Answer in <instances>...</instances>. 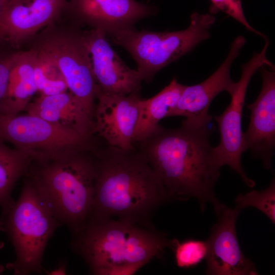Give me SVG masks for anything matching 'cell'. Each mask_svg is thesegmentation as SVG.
<instances>
[{
    "mask_svg": "<svg viewBox=\"0 0 275 275\" xmlns=\"http://www.w3.org/2000/svg\"><path fill=\"white\" fill-rule=\"evenodd\" d=\"M25 109L28 114L85 136L93 138L95 134L93 119L69 91L53 95H40Z\"/></svg>",
    "mask_w": 275,
    "mask_h": 275,
    "instance_id": "cell-17",
    "label": "cell"
},
{
    "mask_svg": "<svg viewBox=\"0 0 275 275\" xmlns=\"http://www.w3.org/2000/svg\"><path fill=\"white\" fill-rule=\"evenodd\" d=\"M184 86L173 78L156 95L148 99L141 100L133 144L146 139L157 129L159 121L167 118L176 107Z\"/></svg>",
    "mask_w": 275,
    "mask_h": 275,
    "instance_id": "cell-19",
    "label": "cell"
},
{
    "mask_svg": "<svg viewBox=\"0 0 275 275\" xmlns=\"http://www.w3.org/2000/svg\"><path fill=\"white\" fill-rule=\"evenodd\" d=\"M210 13L214 15L221 11L242 24L249 31L260 36L264 39L265 35L252 26L247 21L243 11L241 0H210Z\"/></svg>",
    "mask_w": 275,
    "mask_h": 275,
    "instance_id": "cell-24",
    "label": "cell"
},
{
    "mask_svg": "<svg viewBox=\"0 0 275 275\" xmlns=\"http://www.w3.org/2000/svg\"><path fill=\"white\" fill-rule=\"evenodd\" d=\"M77 22L104 31L106 34L133 27L153 15V7L134 0H68L65 9Z\"/></svg>",
    "mask_w": 275,
    "mask_h": 275,
    "instance_id": "cell-16",
    "label": "cell"
},
{
    "mask_svg": "<svg viewBox=\"0 0 275 275\" xmlns=\"http://www.w3.org/2000/svg\"><path fill=\"white\" fill-rule=\"evenodd\" d=\"M32 160L29 154L10 148L0 140L1 207L13 199L12 190L20 177L26 174Z\"/></svg>",
    "mask_w": 275,
    "mask_h": 275,
    "instance_id": "cell-20",
    "label": "cell"
},
{
    "mask_svg": "<svg viewBox=\"0 0 275 275\" xmlns=\"http://www.w3.org/2000/svg\"><path fill=\"white\" fill-rule=\"evenodd\" d=\"M0 140L13 145L32 160L76 150H94L93 138L57 126L38 116L0 113Z\"/></svg>",
    "mask_w": 275,
    "mask_h": 275,
    "instance_id": "cell-8",
    "label": "cell"
},
{
    "mask_svg": "<svg viewBox=\"0 0 275 275\" xmlns=\"http://www.w3.org/2000/svg\"><path fill=\"white\" fill-rule=\"evenodd\" d=\"M235 207L241 211L247 207L255 208L267 216L275 224V180L273 178L266 189L253 190L239 195L235 199Z\"/></svg>",
    "mask_w": 275,
    "mask_h": 275,
    "instance_id": "cell-23",
    "label": "cell"
},
{
    "mask_svg": "<svg viewBox=\"0 0 275 275\" xmlns=\"http://www.w3.org/2000/svg\"><path fill=\"white\" fill-rule=\"evenodd\" d=\"M264 40L265 43L261 51L254 52L251 59L242 66L241 75L234 92L230 95V104L220 115L214 117L220 135L218 145L214 147L218 162L221 167L229 166L250 187H254L255 182L248 177L241 164V155L245 151L241 119L247 88L254 74L263 66L274 70V65L266 56L269 41L267 38Z\"/></svg>",
    "mask_w": 275,
    "mask_h": 275,
    "instance_id": "cell-9",
    "label": "cell"
},
{
    "mask_svg": "<svg viewBox=\"0 0 275 275\" xmlns=\"http://www.w3.org/2000/svg\"><path fill=\"white\" fill-rule=\"evenodd\" d=\"M17 53L0 52V113L3 111L10 74Z\"/></svg>",
    "mask_w": 275,
    "mask_h": 275,
    "instance_id": "cell-25",
    "label": "cell"
},
{
    "mask_svg": "<svg viewBox=\"0 0 275 275\" xmlns=\"http://www.w3.org/2000/svg\"><path fill=\"white\" fill-rule=\"evenodd\" d=\"M208 125L181 124L168 129L159 125L146 139L133 144L163 185L170 200L196 199L204 210L218 201L214 187L222 167L210 142Z\"/></svg>",
    "mask_w": 275,
    "mask_h": 275,
    "instance_id": "cell-1",
    "label": "cell"
},
{
    "mask_svg": "<svg viewBox=\"0 0 275 275\" xmlns=\"http://www.w3.org/2000/svg\"><path fill=\"white\" fill-rule=\"evenodd\" d=\"M142 99L139 94L117 95L98 91L95 133L110 146L125 150L134 148L133 137Z\"/></svg>",
    "mask_w": 275,
    "mask_h": 275,
    "instance_id": "cell-13",
    "label": "cell"
},
{
    "mask_svg": "<svg viewBox=\"0 0 275 275\" xmlns=\"http://www.w3.org/2000/svg\"><path fill=\"white\" fill-rule=\"evenodd\" d=\"M94 153L96 176L89 219L116 218L154 229L152 216L170 199L144 156L135 146L125 150L107 145Z\"/></svg>",
    "mask_w": 275,
    "mask_h": 275,
    "instance_id": "cell-2",
    "label": "cell"
},
{
    "mask_svg": "<svg viewBox=\"0 0 275 275\" xmlns=\"http://www.w3.org/2000/svg\"><path fill=\"white\" fill-rule=\"evenodd\" d=\"M53 22L32 39L31 48L49 57L58 66L71 92L93 119L97 87L90 56L81 32Z\"/></svg>",
    "mask_w": 275,
    "mask_h": 275,
    "instance_id": "cell-7",
    "label": "cell"
},
{
    "mask_svg": "<svg viewBox=\"0 0 275 275\" xmlns=\"http://www.w3.org/2000/svg\"><path fill=\"white\" fill-rule=\"evenodd\" d=\"M48 274L51 275H60L66 274V265L64 261L60 262L58 266L55 269L51 270L49 272H46Z\"/></svg>",
    "mask_w": 275,
    "mask_h": 275,
    "instance_id": "cell-27",
    "label": "cell"
},
{
    "mask_svg": "<svg viewBox=\"0 0 275 275\" xmlns=\"http://www.w3.org/2000/svg\"><path fill=\"white\" fill-rule=\"evenodd\" d=\"M81 35L90 56L98 91L117 95L139 94L143 81L140 74L128 67L112 48L106 33L92 28Z\"/></svg>",
    "mask_w": 275,
    "mask_h": 275,
    "instance_id": "cell-12",
    "label": "cell"
},
{
    "mask_svg": "<svg viewBox=\"0 0 275 275\" xmlns=\"http://www.w3.org/2000/svg\"><path fill=\"white\" fill-rule=\"evenodd\" d=\"M96 168L93 151L76 150L32 160L25 175L56 219L73 233L90 217Z\"/></svg>",
    "mask_w": 275,
    "mask_h": 275,
    "instance_id": "cell-4",
    "label": "cell"
},
{
    "mask_svg": "<svg viewBox=\"0 0 275 275\" xmlns=\"http://www.w3.org/2000/svg\"><path fill=\"white\" fill-rule=\"evenodd\" d=\"M263 66L259 69L262 87L256 100L248 104L251 111L248 129L243 132L245 151L262 160L264 168L272 170L275 148V72Z\"/></svg>",
    "mask_w": 275,
    "mask_h": 275,
    "instance_id": "cell-14",
    "label": "cell"
},
{
    "mask_svg": "<svg viewBox=\"0 0 275 275\" xmlns=\"http://www.w3.org/2000/svg\"><path fill=\"white\" fill-rule=\"evenodd\" d=\"M217 221L208 239L205 258L209 275H257L254 263L245 257L240 248L236 223L240 210L218 201L213 205Z\"/></svg>",
    "mask_w": 275,
    "mask_h": 275,
    "instance_id": "cell-11",
    "label": "cell"
},
{
    "mask_svg": "<svg viewBox=\"0 0 275 275\" xmlns=\"http://www.w3.org/2000/svg\"><path fill=\"white\" fill-rule=\"evenodd\" d=\"M215 20L211 13H193L185 30L173 32L138 31L133 27L107 34L127 50L137 64L143 80L150 81L160 69L191 51L210 37Z\"/></svg>",
    "mask_w": 275,
    "mask_h": 275,
    "instance_id": "cell-6",
    "label": "cell"
},
{
    "mask_svg": "<svg viewBox=\"0 0 275 275\" xmlns=\"http://www.w3.org/2000/svg\"><path fill=\"white\" fill-rule=\"evenodd\" d=\"M171 248L174 253L177 266L189 268L197 265L206 258L208 246L207 240L190 239L180 242L174 238L171 239Z\"/></svg>",
    "mask_w": 275,
    "mask_h": 275,
    "instance_id": "cell-22",
    "label": "cell"
},
{
    "mask_svg": "<svg viewBox=\"0 0 275 275\" xmlns=\"http://www.w3.org/2000/svg\"><path fill=\"white\" fill-rule=\"evenodd\" d=\"M0 231L12 244L16 259L6 268L15 275L42 273V261L48 241L62 225L28 178L16 201L1 206Z\"/></svg>",
    "mask_w": 275,
    "mask_h": 275,
    "instance_id": "cell-5",
    "label": "cell"
},
{
    "mask_svg": "<svg viewBox=\"0 0 275 275\" xmlns=\"http://www.w3.org/2000/svg\"><path fill=\"white\" fill-rule=\"evenodd\" d=\"M68 0H30L17 4L0 18V43L19 48L65 11Z\"/></svg>",
    "mask_w": 275,
    "mask_h": 275,
    "instance_id": "cell-15",
    "label": "cell"
},
{
    "mask_svg": "<svg viewBox=\"0 0 275 275\" xmlns=\"http://www.w3.org/2000/svg\"><path fill=\"white\" fill-rule=\"evenodd\" d=\"M245 43L243 36L237 37L232 42L227 57L213 73L199 84L185 85L176 107L168 117H184L182 123L189 126L208 125L212 119L209 109L213 99L224 91L231 95L236 88L237 84L231 77L230 69Z\"/></svg>",
    "mask_w": 275,
    "mask_h": 275,
    "instance_id": "cell-10",
    "label": "cell"
},
{
    "mask_svg": "<svg viewBox=\"0 0 275 275\" xmlns=\"http://www.w3.org/2000/svg\"><path fill=\"white\" fill-rule=\"evenodd\" d=\"M72 234L71 248L96 275H118L126 266L147 264L171 246V239L154 229L115 218L89 219Z\"/></svg>",
    "mask_w": 275,
    "mask_h": 275,
    "instance_id": "cell-3",
    "label": "cell"
},
{
    "mask_svg": "<svg viewBox=\"0 0 275 275\" xmlns=\"http://www.w3.org/2000/svg\"><path fill=\"white\" fill-rule=\"evenodd\" d=\"M36 52L18 51L12 67L2 113L15 115L24 109L37 92L34 78Z\"/></svg>",
    "mask_w": 275,
    "mask_h": 275,
    "instance_id": "cell-18",
    "label": "cell"
},
{
    "mask_svg": "<svg viewBox=\"0 0 275 275\" xmlns=\"http://www.w3.org/2000/svg\"><path fill=\"white\" fill-rule=\"evenodd\" d=\"M4 267L3 265H0V274L4 271Z\"/></svg>",
    "mask_w": 275,
    "mask_h": 275,
    "instance_id": "cell-28",
    "label": "cell"
},
{
    "mask_svg": "<svg viewBox=\"0 0 275 275\" xmlns=\"http://www.w3.org/2000/svg\"><path fill=\"white\" fill-rule=\"evenodd\" d=\"M35 50L34 78L40 95H53L68 91L64 77L57 65L44 53Z\"/></svg>",
    "mask_w": 275,
    "mask_h": 275,
    "instance_id": "cell-21",
    "label": "cell"
},
{
    "mask_svg": "<svg viewBox=\"0 0 275 275\" xmlns=\"http://www.w3.org/2000/svg\"><path fill=\"white\" fill-rule=\"evenodd\" d=\"M4 246V243L0 241V250L2 249Z\"/></svg>",
    "mask_w": 275,
    "mask_h": 275,
    "instance_id": "cell-29",
    "label": "cell"
},
{
    "mask_svg": "<svg viewBox=\"0 0 275 275\" xmlns=\"http://www.w3.org/2000/svg\"><path fill=\"white\" fill-rule=\"evenodd\" d=\"M30 0H0V18L14 6L28 2Z\"/></svg>",
    "mask_w": 275,
    "mask_h": 275,
    "instance_id": "cell-26",
    "label": "cell"
}]
</instances>
